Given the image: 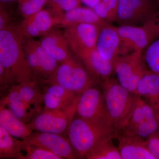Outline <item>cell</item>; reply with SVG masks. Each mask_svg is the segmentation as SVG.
Wrapping results in <instances>:
<instances>
[{"label":"cell","mask_w":159,"mask_h":159,"mask_svg":"<svg viewBox=\"0 0 159 159\" xmlns=\"http://www.w3.org/2000/svg\"><path fill=\"white\" fill-rule=\"evenodd\" d=\"M0 65L12 83L32 81L33 74L26 58L23 37L17 28L8 26L0 30Z\"/></svg>","instance_id":"obj_1"},{"label":"cell","mask_w":159,"mask_h":159,"mask_svg":"<svg viewBox=\"0 0 159 159\" xmlns=\"http://www.w3.org/2000/svg\"><path fill=\"white\" fill-rule=\"evenodd\" d=\"M67 133L77 156L83 158L103 142L117 138L119 134L110 126L78 116L74 117Z\"/></svg>","instance_id":"obj_2"},{"label":"cell","mask_w":159,"mask_h":159,"mask_svg":"<svg viewBox=\"0 0 159 159\" xmlns=\"http://www.w3.org/2000/svg\"><path fill=\"white\" fill-rule=\"evenodd\" d=\"M109 121L111 127L120 133L127 125L138 97L110 78L102 84Z\"/></svg>","instance_id":"obj_3"},{"label":"cell","mask_w":159,"mask_h":159,"mask_svg":"<svg viewBox=\"0 0 159 159\" xmlns=\"http://www.w3.org/2000/svg\"><path fill=\"white\" fill-rule=\"evenodd\" d=\"M95 80L74 53L70 58L60 64L54 76L46 83L57 84L80 95L86 89L93 86Z\"/></svg>","instance_id":"obj_4"},{"label":"cell","mask_w":159,"mask_h":159,"mask_svg":"<svg viewBox=\"0 0 159 159\" xmlns=\"http://www.w3.org/2000/svg\"><path fill=\"white\" fill-rule=\"evenodd\" d=\"M157 16L140 26L119 25L116 27L121 39L122 55L133 51H143L159 38Z\"/></svg>","instance_id":"obj_5"},{"label":"cell","mask_w":159,"mask_h":159,"mask_svg":"<svg viewBox=\"0 0 159 159\" xmlns=\"http://www.w3.org/2000/svg\"><path fill=\"white\" fill-rule=\"evenodd\" d=\"M159 130V111L139 97L122 133L145 139Z\"/></svg>","instance_id":"obj_6"},{"label":"cell","mask_w":159,"mask_h":159,"mask_svg":"<svg viewBox=\"0 0 159 159\" xmlns=\"http://www.w3.org/2000/svg\"><path fill=\"white\" fill-rule=\"evenodd\" d=\"M142 52V51H133L122 55L114 63L118 82L135 94L139 80L149 70Z\"/></svg>","instance_id":"obj_7"},{"label":"cell","mask_w":159,"mask_h":159,"mask_svg":"<svg viewBox=\"0 0 159 159\" xmlns=\"http://www.w3.org/2000/svg\"><path fill=\"white\" fill-rule=\"evenodd\" d=\"M23 46L33 75L44 82L51 80L57 71L60 63L46 53L39 41L23 37Z\"/></svg>","instance_id":"obj_8"},{"label":"cell","mask_w":159,"mask_h":159,"mask_svg":"<svg viewBox=\"0 0 159 159\" xmlns=\"http://www.w3.org/2000/svg\"><path fill=\"white\" fill-rule=\"evenodd\" d=\"M76 114L82 119L112 127L109 121L103 92L93 86L86 89L80 94Z\"/></svg>","instance_id":"obj_9"},{"label":"cell","mask_w":159,"mask_h":159,"mask_svg":"<svg viewBox=\"0 0 159 159\" xmlns=\"http://www.w3.org/2000/svg\"><path fill=\"white\" fill-rule=\"evenodd\" d=\"M156 6L152 0H119V25H144L156 16Z\"/></svg>","instance_id":"obj_10"},{"label":"cell","mask_w":159,"mask_h":159,"mask_svg":"<svg viewBox=\"0 0 159 159\" xmlns=\"http://www.w3.org/2000/svg\"><path fill=\"white\" fill-rule=\"evenodd\" d=\"M76 113L61 110H43L27 125L31 130L62 134L67 132Z\"/></svg>","instance_id":"obj_11"},{"label":"cell","mask_w":159,"mask_h":159,"mask_svg":"<svg viewBox=\"0 0 159 159\" xmlns=\"http://www.w3.org/2000/svg\"><path fill=\"white\" fill-rule=\"evenodd\" d=\"M32 133L22 139L26 144L44 148L61 159H76L77 155L69 140L59 134L41 132Z\"/></svg>","instance_id":"obj_12"},{"label":"cell","mask_w":159,"mask_h":159,"mask_svg":"<svg viewBox=\"0 0 159 159\" xmlns=\"http://www.w3.org/2000/svg\"><path fill=\"white\" fill-rule=\"evenodd\" d=\"M53 10V9H52ZM52 10H41L34 14L24 17L17 28L23 37L34 38L42 36L59 24L60 15L53 14Z\"/></svg>","instance_id":"obj_13"},{"label":"cell","mask_w":159,"mask_h":159,"mask_svg":"<svg viewBox=\"0 0 159 159\" xmlns=\"http://www.w3.org/2000/svg\"><path fill=\"white\" fill-rule=\"evenodd\" d=\"M101 27L94 24L82 23L66 28L65 36L72 52L96 48L97 37Z\"/></svg>","instance_id":"obj_14"},{"label":"cell","mask_w":159,"mask_h":159,"mask_svg":"<svg viewBox=\"0 0 159 159\" xmlns=\"http://www.w3.org/2000/svg\"><path fill=\"white\" fill-rule=\"evenodd\" d=\"M81 61L94 79L101 84L110 79L114 71V64L101 57L96 48L74 54Z\"/></svg>","instance_id":"obj_15"},{"label":"cell","mask_w":159,"mask_h":159,"mask_svg":"<svg viewBox=\"0 0 159 159\" xmlns=\"http://www.w3.org/2000/svg\"><path fill=\"white\" fill-rule=\"evenodd\" d=\"M96 48L102 58L113 64L122 55L121 39L116 27L109 24L101 27Z\"/></svg>","instance_id":"obj_16"},{"label":"cell","mask_w":159,"mask_h":159,"mask_svg":"<svg viewBox=\"0 0 159 159\" xmlns=\"http://www.w3.org/2000/svg\"><path fill=\"white\" fill-rule=\"evenodd\" d=\"M43 49L51 57L61 63L74 54L64 32L53 28L39 41Z\"/></svg>","instance_id":"obj_17"},{"label":"cell","mask_w":159,"mask_h":159,"mask_svg":"<svg viewBox=\"0 0 159 159\" xmlns=\"http://www.w3.org/2000/svg\"><path fill=\"white\" fill-rule=\"evenodd\" d=\"M122 159H155L147 146L146 139L120 133L117 137Z\"/></svg>","instance_id":"obj_18"},{"label":"cell","mask_w":159,"mask_h":159,"mask_svg":"<svg viewBox=\"0 0 159 159\" xmlns=\"http://www.w3.org/2000/svg\"><path fill=\"white\" fill-rule=\"evenodd\" d=\"M87 23L100 27L109 24L95 12L93 9L79 7L61 15L58 27H66L76 24Z\"/></svg>","instance_id":"obj_19"},{"label":"cell","mask_w":159,"mask_h":159,"mask_svg":"<svg viewBox=\"0 0 159 159\" xmlns=\"http://www.w3.org/2000/svg\"><path fill=\"white\" fill-rule=\"evenodd\" d=\"M135 94L159 111V75L148 70L138 83Z\"/></svg>","instance_id":"obj_20"},{"label":"cell","mask_w":159,"mask_h":159,"mask_svg":"<svg viewBox=\"0 0 159 159\" xmlns=\"http://www.w3.org/2000/svg\"><path fill=\"white\" fill-rule=\"evenodd\" d=\"M0 125L13 137L22 139L28 137L32 130L5 106L1 105Z\"/></svg>","instance_id":"obj_21"},{"label":"cell","mask_w":159,"mask_h":159,"mask_svg":"<svg viewBox=\"0 0 159 159\" xmlns=\"http://www.w3.org/2000/svg\"><path fill=\"white\" fill-rule=\"evenodd\" d=\"M1 105L8 106L15 116L25 123L36 112L21 99L16 84L11 87L7 97L1 101Z\"/></svg>","instance_id":"obj_22"},{"label":"cell","mask_w":159,"mask_h":159,"mask_svg":"<svg viewBox=\"0 0 159 159\" xmlns=\"http://www.w3.org/2000/svg\"><path fill=\"white\" fill-rule=\"evenodd\" d=\"M0 158L22 159L19 140L0 125Z\"/></svg>","instance_id":"obj_23"},{"label":"cell","mask_w":159,"mask_h":159,"mask_svg":"<svg viewBox=\"0 0 159 159\" xmlns=\"http://www.w3.org/2000/svg\"><path fill=\"white\" fill-rule=\"evenodd\" d=\"M21 99L32 109L37 111L42 102H43V94L41 93L32 81L27 83L16 84Z\"/></svg>","instance_id":"obj_24"},{"label":"cell","mask_w":159,"mask_h":159,"mask_svg":"<svg viewBox=\"0 0 159 159\" xmlns=\"http://www.w3.org/2000/svg\"><path fill=\"white\" fill-rule=\"evenodd\" d=\"M119 0H102L93 8L94 11L106 21L117 22Z\"/></svg>","instance_id":"obj_25"},{"label":"cell","mask_w":159,"mask_h":159,"mask_svg":"<svg viewBox=\"0 0 159 159\" xmlns=\"http://www.w3.org/2000/svg\"><path fill=\"white\" fill-rule=\"evenodd\" d=\"M113 139L103 142L85 157L88 159H122L119 148L113 143Z\"/></svg>","instance_id":"obj_26"},{"label":"cell","mask_w":159,"mask_h":159,"mask_svg":"<svg viewBox=\"0 0 159 159\" xmlns=\"http://www.w3.org/2000/svg\"><path fill=\"white\" fill-rule=\"evenodd\" d=\"M21 152L25 151L22 159H61L53 152L37 146L26 144L23 140H19Z\"/></svg>","instance_id":"obj_27"},{"label":"cell","mask_w":159,"mask_h":159,"mask_svg":"<svg viewBox=\"0 0 159 159\" xmlns=\"http://www.w3.org/2000/svg\"><path fill=\"white\" fill-rule=\"evenodd\" d=\"M143 57L148 70L159 75V38L146 48Z\"/></svg>","instance_id":"obj_28"},{"label":"cell","mask_w":159,"mask_h":159,"mask_svg":"<svg viewBox=\"0 0 159 159\" xmlns=\"http://www.w3.org/2000/svg\"><path fill=\"white\" fill-rule=\"evenodd\" d=\"M18 2L19 11L25 17L42 10L48 0H18Z\"/></svg>","instance_id":"obj_29"},{"label":"cell","mask_w":159,"mask_h":159,"mask_svg":"<svg viewBox=\"0 0 159 159\" xmlns=\"http://www.w3.org/2000/svg\"><path fill=\"white\" fill-rule=\"evenodd\" d=\"M45 92L71 102H77L80 96L57 84H51V85L46 89Z\"/></svg>","instance_id":"obj_30"},{"label":"cell","mask_w":159,"mask_h":159,"mask_svg":"<svg viewBox=\"0 0 159 159\" xmlns=\"http://www.w3.org/2000/svg\"><path fill=\"white\" fill-rule=\"evenodd\" d=\"M48 2L52 6L54 13L62 15V11H70L79 7L80 0H48Z\"/></svg>","instance_id":"obj_31"},{"label":"cell","mask_w":159,"mask_h":159,"mask_svg":"<svg viewBox=\"0 0 159 159\" xmlns=\"http://www.w3.org/2000/svg\"><path fill=\"white\" fill-rule=\"evenodd\" d=\"M147 146L155 159H159V130L146 139Z\"/></svg>","instance_id":"obj_32"},{"label":"cell","mask_w":159,"mask_h":159,"mask_svg":"<svg viewBox=\"0 0 159 159\" xmlns=\"http://www.w3.org/2000/svg\"><path fill=\"white\" fill-rule=\"evenodd\" d=\"M0 83L1 88L6 87L10 84H12V82L6 74L5 69L1 65H0Z\"/></svg>","instance_id":"obj_33"},{"label":"cell","mask_w":159,"mask_h":159,"mask_svg":"<svg viewBox=\"0 0 159 159\" xmlns=\"http://www.w3.org/2000/svg\"><path fill=\"white\" fill-rule=\"evenodd\" d=\"M9 15L6 10L1 7L0 10V30L7 28L9 26Z\"/></svg>","instance_id":"obj_34"},{"label":"cell","mask_w":159,"mask_h":159,"mask_svg":"<svg viewBox=\"0 0 159 159\" xmlns=\"http://www.w3.org/2000/svg\"><path fill=\"white\" fill-rule=\"evenodd\" d=\"M102 0H80L87 7L93 9L94 7L98 5Z\"/></svg>","instance_id":"obj_35"},{"label":"cell","mask_w":159,"mask_h":159,"mask_svg":"<svg viewBox=\"0 0 159 159\" xmlns=\"http://www.w3.org/2000/svg\"><path fill=\"white\" fill-rule=\"evenodd\" d=\"M16 1H18V0H0L1 4L2 3H9L12 2H14Z\"/></svg>","instance_id":"obj_36"},{"label":"cell","mask_w":159,"mask_h":159,"mask_svg":"<svg viewBox=\"0 0 159 159\" xmlns=\"http://www.w3.org/2000/svg\"><path fill=\"white\" fill-rule=\"evenodd\" d=\"M159 16H157V26L158 29L159 34V13H158Z\"/></svg>","instance_id":"obj_37"},{"label":"cell","mask_w":159,"mask_h":159,"mask_svg":"<svg viewBox=\"0 0 159 159\" xmlns=\"http://www.w3.org/2000/svg\"><path fill=\"white\" fill-rule=\"evenodd\" d=\"M157 1L159 2V0H157Z\"/></svg>","instance_id":"obj_38"}]
</instances>
